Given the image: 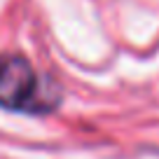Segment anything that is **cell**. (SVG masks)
Instances as JSON below:
<instances>
[{
    "label": "cell",
    "mask_w": 159,
    "mask_h": 159,
    "mask_svg": "<svg viewBox=\"0 0 159 159\" xmlns=\"http://www.w3.org/2000/svg\"><path fill=\"white\" fill-rule=\"evenodd\" d=\"M61 103V91L21 54H0V108L19 115H47Z\"/></svg>",
    "instance_id": "6da1fadb"
}]
</instances>
